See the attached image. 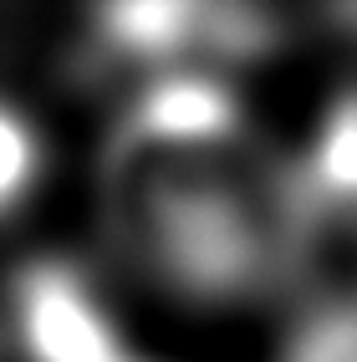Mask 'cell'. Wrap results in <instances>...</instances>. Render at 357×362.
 <instances>
[{"instance_id": "obj_1", "label": "cell", "mask_w": 357, "mask_h": 362, "mask_svg": "<svg viewBox=\"0 0 357 362\" xmlns=\"http://www.w3.org/2000/svg\"><path fill=\"white\" fill-rule=\"evenodd\" d=\"M281 362H357V296L322 301L296 322Z\"/></svg>"}]
</instances>
